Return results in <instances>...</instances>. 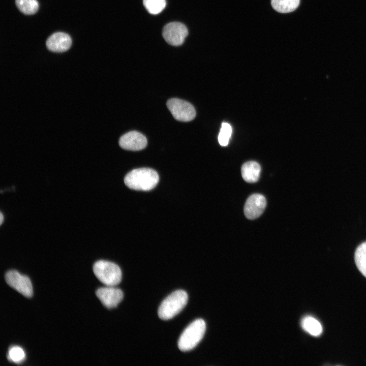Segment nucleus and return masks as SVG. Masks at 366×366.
<instances>
[{"instance_id": "nucleus-1", "label": "nucleus", "mask_w": 366, "mask_h": 366, "mask_svg": "<svg viewBox=\"0 0 366 366\" xmlns=\"http://www.w3.org/2000/svg\"><path fill=\"white\" fill-rule=\"evenodd\" d=\"M159 180L158 173L147 168L134 169L128 173L124 178L125 185L135 190L149 191L154 188Z\"/></svg>"}, {"instance_id": "nucleus-2", "label": "nucleus", "mask_w": 366, "mask_h": 366, "mask_svg": "<svg viewBox=\"0 0 366 366\" xmlns=\"http://www.w3.org/2000/svg\"><path fill=\"white\" fill-rule=\"evenodd\" d=\"M188 300L187 293L177 290L168 295L161 303L158 316L162 320H169L178 314L186 306Z\"/></svg>"}, {"instance_id": "nucleus-3", "label": "nucleus", "mask_w": 366, "mask_h": 366, "mask_svg": "<svg viewBox=\"0 0 366 366\" xmlns=\"http://www.w3.org/2000/svg\"><path fill=\"white\" fill-rule=\"evenodd\" d=\"M206 324L202 319H198L190 324L184 330L178 341V347L181 351L194 348L203 338Z\"/></svg>"}, {"instance_id": "nucleus-4", "label": "nucleus", "mask_w": 366, "mask_h": 366, "mask_svg": "<svg viewBox=\"0 0 366 366\" xmlns=\"http://www.w3.org/2000/svg\"><path fill=\"white\" fill-rule=\"evenodd\" d=\"M93 271L98 279L107 286L118 284L122 278L120 267L115 263L105 260H99L93 265Z\"/></svg>"}, {"instance_id": "nucleus-5", "label": "nucleus", "mask_w": 366, "mask_h": 366, "mask_svg": "<svg viewBox=\"0 0 366 366\" xmlns=\"http://www.w3.org/2000/svg\"><path fill=\"white\" fill-rule=\"evenodd\" d=\"M167 106L173 117L179 121H189L196 116L194 107L188 102L176 98L168 100Z\"/></svg>"}, {"instance_id": "nucleus-6", "label": "nucleus", "mask_w": 366, "mask_h": 366, "mask_svg": "<svg viewBox=\"0 0 366 366\" xmlns=\"http://www.w3.org/2000/svg\"><path fill=\"white\" fill-rule=\"evenodd\" d=\"M5 280L9 286L25 297L32 296V285L26 276L21 274L15 270H10L6 273Z\"/></svg>"}, {"instance_id": "nucleus-7", "label": "nucleus", "mask_w": 366, "mask_h": 366, "mask_svg": "<svg viewBox=\"0 0 366 366\" xmlns=\"http://www.w3.org/2000/svg\"><path fill=\"white\" fill-rule=\"evenodd\" d=\"M188 30L181 23L173 22L167 24L163 28L162 35L165 41L173 46L181 45L188 36Z\"/></svg>"}, {"instance_id": "nucleus-8", "label": "nucleus", "mask_w": 366, "mask_h": 366, "mask_svg": "<svg viewBox=\"0 0 366 366\" xmlns=\"http://www.w3.org/2000/svg\"><path fill=\"white\" fill-rule=\"evenodd\" d=\"M96 294L103 304L108 309L116 307L124 297L123 291L113 286L100 288L96 290Z\"/></svg>"}, {"instance_id": "nucleus-9", "label": "nucleus", "mask_w": 366, "mask_h": 366, "mask_svg": "<svg viewBox=\"0 0 366 366\" xmlns=\"http://www.w3.org/2000/svg\"><path fill=\"white\" fill-rule=\"evenodd\" d=\"M266 205V199L263 195L259 194L251 195L244 206L245 216L251 220L258 218L264 211Z\"/></svg>"}, {"instance_id": "nucleus-10", "label": "nucleus", "mask_w": 366, "mask_h": 366, "mask_svg": "<svg viewBox=\"0 0 366 366\" xmlns=\"http://www.w3.org/2000/svg\"><path fill=\"white\" fill-rule=\"evenodd\" d=\"M119 145L125 149L140 150L146 146L147 139L141 133L137 131H131L120 138Z\"/></svg>"}, {"instance_id": "nucleus-11", "label": "nucleus", "mask_w": 366, "mask_h": 366, "mask_svg": "<svg viewBox=\"0 0 366 366\" xmlns=\"http://www.w3.org/2000/svg\"><path fill=\"white\" fill-rule=\"evenodd\" d=\"M72 40L69 35L63 32H57L48 37L46 42L47 49L52 52H63L71 47Z\"/></svg>"}, {"instance_id": "nucleus-12", "label": "nucleus", "mask_w": 366, "mask_h": 366, "mask_svg": "<svg viewBox=\"0 0 366 366\" xmlns=\"http://www.w3.org/2000/svg\"><path fill=\"white\" fill-rule=\"evenodd\" d=\"M243 179L248 182H255L258 180L261 172L260 165L255 161L244 163L241 169Z\"/></svg>"}, {"instance_id": "nucleus-13", "label": "nucleus", "mask_w": 366, "mask_h": 366, "mask_svg": "<svg viewBox=\"0 0 366 366\" xmlns=\"http://www.w3.org/2000/svg\"><path fill=\"white\" fill-rule=\"evenodd\" d=\"M301 326L305 331L313 336H319L322 332L320 323L311 316H306L302 319Z\"/></svg>"}, {"instance_id": "nucleus-14", "label": "nucleus", "mask_w": 366, "mask_h": 366, "mask_svg": "<svg viewBox=\"0 0 366 366\" xmlns=\"http://www.w3.org/2000/svg\"><path fill=\"white\" fill-rule=\"evenodd\" d=\"M300 0H271L272 8L280 13H289L295 10Z\"/></svg>"}, {"instance_id": "nucleus-15", "label": "nucleus", "mask_w": 366, "mask_h": 366, "mask_svg": "<svg viewBox=\"0 0 366 366\" xmlns=\"http://www.w3.org/2000/svg\"><path fill=\"white\" fill-rule=\"evenodd\" d=\"M354 259L358 270L366 278V241L357 247Z\"/></svg>"}, {"instance_id": "nucleus-16", "label": "nucleus", "mask_w": 366, "mask_h": 366, "mask_svg": "<svg viewBox=\"0 0 366 366\" xmlns=\"http://www.w3.org/2000/svg\"><path fill=\"white\" fill-rule=\"evenodd\" d=\"M15 3L18 9L26 15L36 13L39 8L37 0H15Z\"/></svg>"}, {"instance_id": "nucleus-17", "label": "nucleus", "mask_w": 366, "mask_h": 366, "mask_svg": "<svg viewBox=\"0 0 366 366\" xmlns=\"http://www.w3.org/2000/svg\"><path fill=\"white\" fill-rule=\"evenodd\" d=\"M143 5L147 11L151 14H158L166 6L165 0H143Z\"/></svg>"}, {"instance_id": "nucleus-18", "label": "nucleus", "mask_w": 366, "mask_h": 366, "mask_svg": "<svg viewBox=\"0 0 366 366\" xmlns=\"http://www.w3.org/2000/svg\"><path fill=\"white\" fill-rule=\"evenodd\" d=\"M232 134L231 126L227 123H223L218 136L220 144L225 146L228 145Z\"/></svg>"}, {"instance_id": "nucleus-19", "label": "nucleus", "mask_w": 366, "mask_h": 366, "mask_svg": "<svg viewBox=\"0 0 366 366\" xmlns=\"http://www.w3.org/2000/svg\"><path fill=\"white\" fill-rule=\"evenodd\" d=\"M25 357V353L23 350L19 346L11 347L7 355V358L10 361L15 363H19L23 360Z\"/></svg>"}, {"instance_id": "nucleus-20", "label": "nucleus", "mask_w": 366, "mask_h": 366, "mask_svg": "<svg viewBox=\"0 0 366 366\" xmlns=\"http://www.w3.org/2000/svg\"><path fill=\"white\" fill-rule=\"evenodd\" d=\"M4 221V216L2 212L0 214V224L2 225Z\"/></svg>"}]
</instances>
